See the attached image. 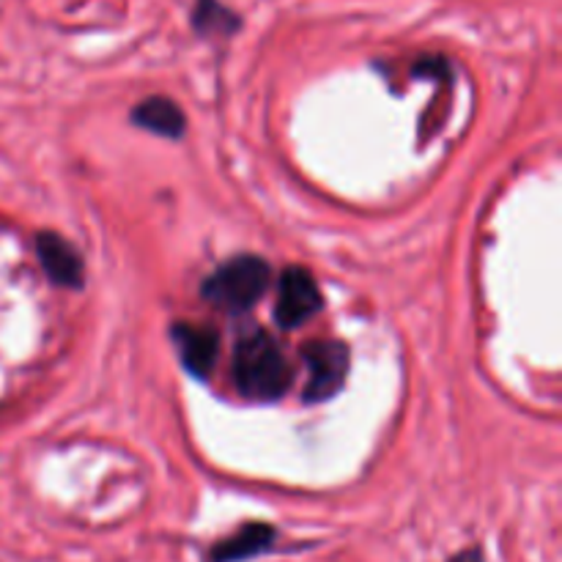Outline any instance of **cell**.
I'll return each instance as SVG.
<instances>
[{"mask_svg": "<svg viewBox=\"0 0 562 562\" xmlns=\"http://www.w3.org/2000/svg\"><path fill=\"white\" fill-rule=\"evenodd\" d=\"M198 31L206 33H231L236 27V14H231L217 0H201L195 11Z\"/></svg>", "mask_w": 562, "mask_h": 562, "instance_id": "obj_9", "label": "cell"}, {"mask_svg": "<svg viewBox=\"0 0 562 562\" xmlns=\"http://www.w3.org/2000/svg\"><path fill=\"white\" fill-rule=\"evenodd\" d=\"M456 562H481V554H477V552H467L464 558H459Z\"/></svg>", "mask_w": 562, "mask_h": 562, "instance_id": "obj_10", "label": "cell"}, {"mask_svg": "<svg viewBox=\"0 0 562 562\" xmlns=\"http://www.w3.org/2000/svg\"><path fill=\"white\" fill-rule=\"evenodd\" d=\"M36 252L42 258L44 272L55 285L80 289L82 285V261L75 247L58 234H42L36 239Z\"/></svg>", "mask_w": 562, "mask_h": 562, "instance_id": "obj_6", "label": "cell"}, {"mask_svg": "<svg viewBox=\"0 0 562 562\" xmlns=\"http://www.w3.org/2000/svg\"><path fill=\"white\" fill-rule=\"evenodd\" d=\"M132 121L143 130L154 132V135L162 137H181L184 135V113L179 110V104L170 102V99L162 97H151L146 102H140L132 113Z\"/></svg>", "mask_w": 562, "mask_h": 562, "instance_id": "obj_8", "label": "cell"}, {"mask_svg": "<svg viewBox=\"0 0 562 562\" xmlns=\"http://www.w3.org/2000/svg\"><path fill=\"white\" fill-rule=\"evenodd\" d=\"M274 541V530L269 525H245L239 532L220 541L217 547L209 552V562H241L258 558L267 552Z\"/></svg>", "mask_w": 562, "mask_h": 562, "instance_id": "obj_7", "label": "cell"}, {"mask_svg": "<svg viewBox=\"0 0 562 562\" xmlns=\"http://www.w3.org/2000/svg\"><path fill=\"white\" fill-rule=\"evenodd\" d=\"M176 349H179L181 362L187 371L198 379H206L214 371V362L220 355V338L212 327L201 324H179L173 329Z\"/></svg>", "mask_w": 562, "mask_h": 562, "instance_id": "obj_5", "label": "cell"}, {"mask_svg": "<svg viewBox=\"0 0 562 562\" xmlns=\"http://www.w3.org/2000/svg\"><path fill=\"white\" fill-rule=\"evenodd\" d=\"M234 382L241 395L256 401L283 398L294 382V368L269 333H250L234 355Z\"/></svg>", "mask_w": 562, "mask_h": 562, "instance_id": "obj_1", "label": "cell"}, {"mask_svg": "<svg viewBox=\"0 0 562 562\" xmlns=\"http://www.w3.org/2000/svg\"><path fill=\"white\" fill-rule=\"evenodd\" d=\"M302 360L307 366L305 401H327L344 387L349 373V346L338 340H313L302 349Z\"/></svg>", "mask_w": 562, "mask_h": 562, "instance_id": "obj_3", "label": "cell"}, {"mask_svg": "<svg viewBox=\"0 0 562 562\" xmlns=\"http://www.w3.org/2000/svg\"><path fill=\"white\" fill-rule=\"evenodd\" d=\"M322 307V294L313 274L302 267H289L278 280V305L274 322L283 329H294L313 318Z\"/></svg>", "mask_w": 562, "mask_h": 562, "instance_id": "obj_4", "label": "cell"}, {"mask_svg": "<svg viewBox=\"0 0 562 562\" xmlns=\"http://www.w3.org/2000/svg\"><path fill=\"white\" fill-rule=\"evenodd\" d=\"M272 269L258 256L231 258L203 283V296L225 313H245L267 294Z\"/></svg>", "mask_w": 562, "mask_h": 562, "instance_id": "obj_2", "label": "cell"}]
</instances>
